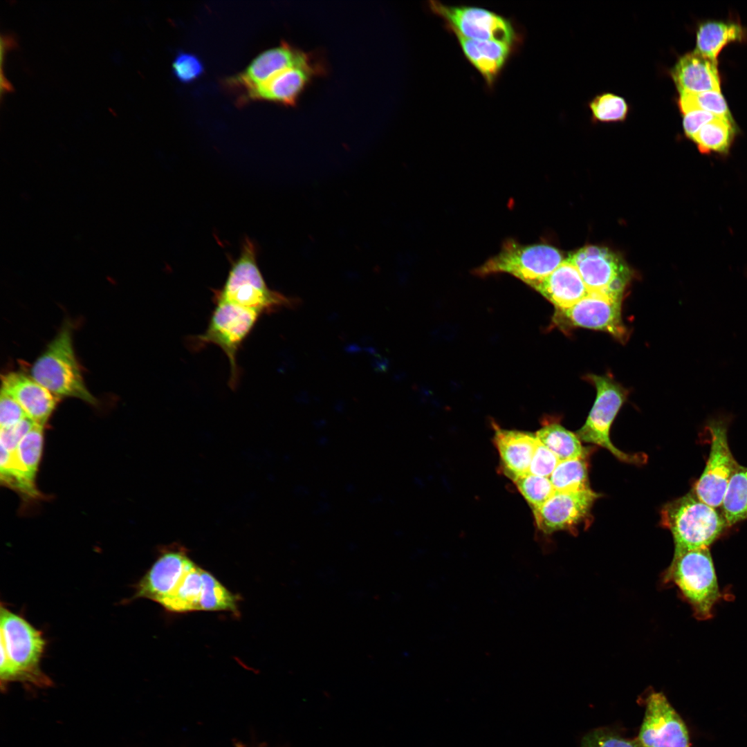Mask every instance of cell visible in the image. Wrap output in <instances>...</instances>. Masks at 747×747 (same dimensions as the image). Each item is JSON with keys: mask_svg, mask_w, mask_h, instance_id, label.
<instances>
[{"mask_svg": "<svg viewBox=\"0 0 747 747\" xmlns=\"http://www.w3.org/2000/svg\"><path fill=\"white\" fill-rule=\"evenodd\" d=\"M0 620L1 689L15 681L50 686L52 681L40 668L46 643L42 632L3 605Z\"/></svg>", "mask_w": 747, "mask_h": 747, "instance_id": "obj_1", "label": "cell"}, {"mask_svg": "<svg viewBox=\"0 0 747 747\" xmlns=\"http://www.w3.org/2000/svg\"><path fill=\"white\" fill-rule=\"evenodd\" d=\"M257 248L246 237L238 257L230 261L227 277L220 288L213 290L212 299L228 302L263 314H270L283 307L295 304V299L270 289L257 264Z\"/></svg>", "mask_w": 747, "mask_h": 747, "instance_id": "obj_2", "label": "cell"}, {"mask_svg": "<svg viewBox=\"0 0 747 747\" xmlns=\"http://www.w3.org/2000/svg\"><path fill=\"white\" fill-rule=\"evenodd\" d=\"M661 524L671 532L674 551L709 548L729 528L722 512L692 491L663 506Z\"/></svg>", "mask_w": 747, "mask_h": 747, "instance_id": "obj_3", "label": "cell"}, {"mask_svg": "<svg viewBox=\"0 0 747 747\" xmlns=\"http://www.w3.org/2000/svg\"><path fill=\"white\" fill-rule=\"evenodd\" d=\"M664 580L677 587L697 619L712 617L713 608L722 594L709 548L674 551Z\"/></svg>", "mask_w": 747, "mask_h": 747, "instance_id": "obj_4", "label": "cell"}, {"mask_svg": "<svg viewBox=\"0 0 747 747\" xmlns=\"http://www.w3.org/2000/svg\"><path fill=\"white\" fill-rule=\"evenodd\" d=\"M31 377L55 396L72 397L96 405L87 389L75 357L72 326L65 322L54 339L34 362Z\"/></svg>", "mask_w": 747, "mask_h": 747, "instance_id": "obj_5", "label": "cell"}, {"mask_svg": "<svg viewBox=\"0 0 747 747\" xmlns=\"http://www.w3.org/2000/svg\"><path fill=\"white\" fill-rule=\"evenodd\" d=\"M206 329L188 338V346L199 351L209 344L218 346L225 354L230 366L228 386L234 390L241 370L237 354L243 342L262 315L259 312L228 302H216Z\"/></svg>", "mask_w": 747, "mask_h": 747, "instance_id": "obj_6", "label": "cell"}, {"mask_svg": "<svg viewBox=\"0 0 747 747\" xmlns=\"http://www.w3.org/2000/svg\"><path fill=\"white\" fill-rule=\"evenodd\" d=\"M562 261L561 252L551 245L524 244L510 238L504 241L497 254L473 272L481 277L507 273L534 289Z\"/></svg>", "mask_w": 747, "mask_h": 747, "instance_id": "obj_7", "label": "cell"}, {"mask_svg": "<svg viewBox=\"0 0 747 747\" xmlns=\"http://www.w3.org/2000/svg\"><path fill=\"white\" fill-rule=\"evenodd\" d=\"M587 378L593 384L596 396L585 423L576 432L578 437L607 449L622 461L634 464L645 462V454L624 452L610 439L612 423L627 399V390L609 376L591 374Z\"/></svg>", "mask_w": 747, "mask_h": 747, "instance_id": "obj_8", "label": "cell"}, {"mask_svg": "<svg viewBox=\"0 0 747 747\" xmlns=\"http://www.w3.org/2000/svg\"><path fill=\"white\" fill-rule=\"evenodd\" d=\"M430 10L441 17L453 34L477 40L502 42L517 48L523 37L510 19L488 9L470 6H450L429 2Z\"/></svg>", "mask_w": 747, "mask_h": 747, "instance_id": "obj_9", "label": "cell"}, {"mask_svg": "<svg viewBox=\"0 0 747 747\" xmlns=\"http://www.w3.org/2000/svg\"><path fill=\"white\" fill-rule=\"evenodd\" d=\"M730 418L709 420L706 430L710 434V448L706 466L694 485L693 493L702 501L721 508L729 480L739 465L728 441Z\"/></svg>", "mask_w": 747, "mask_h": 747, "instance_id": "obj_10", "label": "cell"}, {"mask_svg": "<svg viewBox=\"0 0 747 747\" xmlns=\"http://www.w3.org/2000/svg\"><path fill=\"white\" fill-rule=\"evenodd\" d=\"M622 297L589 292L572 306L555 310L552 322L562 331L586 328L607 332L624 341L627 330L621 316Z\"/></svg>", "mask_w": 747, "mask_h": 747, "instance_id": "obj_11", "label": "cell"}, {"mask_svg": "<svg viewBox=\"0 0 747 747\" xmlns=\"http://www.w3.org/2000/svg\"><path fill=\"white\" fill-rule=\"evenodd\" d=\"M578 269L589 292L622 297L629 282L630 270L608 248L587 246L567 258Z\"/></svg>", "mask_w": 747, "mask_h": 747, "instance_id": "obj_12", "label": "cell"}, {"mask_svg": "<svg viewBox=\"0 0 747 747\" xmlns=\"http://www.w3.org/2000/svg\"><path fill=\"white\" fill-rule=\"evenodd\" d=\"M325 72V66L316 58L306 64L286 68L242 93L238 97V103L264 100L295 106L313 78Z\"/></svg>", "mask_w": 747, "mask_h": 747, "instance_id": "obj_13", "label": "cell"}, {"mask_svg": "<svg viewBox=\"0 0 747 747\" xmlns=\"http://www.w3.org/2000/svg\"><path fill=\"white\" fill-rule=\"evenodd\" d=\"M638 741L642 747H690L684 721L661 692L647 699Z\"/></svg>", "mask_w": 747, "mask_h": 747, "instance_id": "obj_14", "label": "cell"}, {"mask_svg": "<svg viewBox=\"0 0 747 747\" xmlns=\"http://www.w3.org/2000/svg\"><path fill=\"white\" fill-rule=\"evenodd\" d=\"M600 495L591 488L570 492L555 491L538 509L533 510L537 527L545 534L575 531L587 521Z\"/></svg>", "mask_w": 747, "mask_h": 747, "instance_id": "obj_15", "label": "cell"}, {"mask_svg": "<svg viewBox=\"0 0 747 747\" xmlns=\"http://www.w3.org/2000/svg\"><path fill=\"white\" fill-rule=\"evenodd\" d=\"M315 58V55L282 41L279 46L261 53L243 71L227 78L223 84L240 96L281 70L306 64Z\"/></svg>", "mask_w": 747, "mask_h": 747, "instance_id": "obj_16", "label": "cell"}, {"mask_svg": "<svg viewBox=\"0 0 747 747\" xmlns=\"http://www.w3.org/2000/svg\"><path fill=\"white\" fill-rule=\"evenodd\" d=\"M194 564L184 548L178 545L166 548L137 584L134 597L159 604Z\"/></svg>", "mask_w": 747, "mask_h": 747, "instance_id": "obj_17", "label": "cell"}, {"mask_svg": "<svg viewBox=\"0 0 747 747\" xmlns=\"http://www.w3.org/2000/svg\"><path fill=\"white\" fill-rule=\"evenodd\" d=\"M22 407L28 418L44 426L53 414L58 397L21 372L11 371L1 376V388Z\"/></svg>", "mask_w": 747, "mask_h": 747, "instance_id": "obj_18", "label": "cell"}, {"mask_svg": "<svg viewBox=\"0 0 747 747\" xmlns=\"http://www.w3.org/2000/svg\"><path fill=\"white\" fill-rule=\"evenodd\" d=\"M454 35L465 59L480 73L488 88L492 89L517 48L502 42L471 39Z\"/></svg>", "mask_w": 747, "mask_h": 747, "instance_id": "obj_19", "label": "cell"}, {"mask_svg": "<svg viewBox=\"0 0 747 747\" xmlns=\"http://www.w3.org/2000/svg\"><path fill=\"white\" fill-rule=\"evenodd\" d=\"M493 442L503 472L512 481L528 473L538 439L531 432L495 428Z\"/></svg>", "mask_w": 747, "mask_h": 747, "instance_id": "obj_20", "label": "cell"}, {"mask_svg": "<svg viewBox=\"0 0 747 747\" xmlns=\"http://www.w3.org/2000/svg\"><path fill=\"white\" fill-rule=\"evenodd\" d=\"M672 77L680 93L720 92L717 61L696 50L680 58L672 71Z\"/></svg>", "mask_w": 747, "mask_h": 747, "instance_id": "obj_21", "label": "cell"}, {"mask_svg": "<svg viewBox=\"0 0 747 747\" xmlns=\"http://www.w3.org/2000/svg\"><path fill=\"white\" fill-rule=\"evenodd\" d=\"M534 289L548 300L555 310L572 306L589 293L578 269L568 259Z\"/></svg>", "mask_w": 747, "mask_h": 747, "instance_id": "obj_22", "label": "cell"}, {"mask_svg": "<svg viewBox=\"0 0 747 747\" xmlns=\"http://www.w3.org/2000/svg\"><path fill=\"white\" fill-rule=\"evenodd\" d=\"M204 569L194 564L175 589L159 604L172 612L199 611Z\"/></svg>", "mask_w": 747, "mask_h": 747, "instance_id": "obj_23", "label": "cell"}, {"mask_svg": "<svg viewBox=\"0 0 747 747\" xmlns=\"http://www.w3.org/2000/svg\"><path fill=\"white\" fill-rule=\"evenodd\" d=\"M743 28L733 23L708 22L702 24L697 35L696 51L711 59L717 60L723 47L729 42L741 40Z\"/></svg>", "mask_w": 747, "mask_h": 747, "instance_id": "obj_24", "label": "cell"}, {"mask_svg": "<svg viewBox=\"0 0 747 747\" xmlns=\"http://www.w3.org/2000/svg\"><path fill=\"white\" fill-rule=\"evenodd\" d=\"M44 447V426L35 424L12 452L14 466L32 485L41 461Z\"/></svg>", "mask_w": 747, "mask_h": 747, "instance_id": "obj_25", "label": "cell"}, {"mask_svg": "<svg viewBox=\"0 0 747 747\" xmlns=\"http://www.w3.org/2000/svg\"><path fill=\"white\" fill-rule=\"evenodd\" d=\"M535 435L560 461L587 458L589 454L576 434L559 423L546 424L537 430Z\"/></svg>", "mask_w": 747, "mask_h": 747, "instance_id": "obj_26", "label": "cell"}, {"mask_svg": "<svg viewBox=\"0 0 747 747\" xmlns=\"http://www.w3.org/2000/svg\"><path fill=\"white\" fill-rule=\"evenodd\" d=\"M735 133L732 120L717 116L705 123L691 140L703 154H724L729 151Z\"/></svg>", "mask_w": 747, "mask_h": 747, "instance_id": "obj_27", "label": "cell"}, {"mask_svg": "<svg viewBox=\"0 0 747 747\" xmlns=\"http://www.w3.org/2000/svg\"><path fill=\"white\" fill-rule=\"evenodd\" d=\"M721 508L729 527L747 519V467L739 464L736 468Z\"/></svg>", "mask_w": 747, "mask_h": 747, "instance_id": "obj_28", "label": "cell"}, {"mask_svg": "<svg viewBox=\"0 0 747 747\" xmlns=\"http://www.w3.org/2000/svg\"><path fill=\"white\" fill-rule=\"evenodd\" d=\"M549 479L555 491L570 492L589 489L587 458L560 461Z\"/></svg>", "mask_w": 747, "mask_h": 747, "instance_id": "obj_29", "label": "cell"}, {"mask_svg": "<svg viewBox=\"0 0 747 747\" xmlns=\"http://www.w3.org/2000/svg\"><path fill=\"white\" fill-rule=\"evenodd\" d=\"M203 591L199 611L237 612V597L223 587L212 574L203 573Z\"/></svg>", "mask_w": 747, "mask_h": 747, "instance_id": "obj_30", "label": "cell"}, {"mask_svg": "<svg viewBox=\"0 0 747 747\" xmlns=\"http://www.w3.org/2000/svg\"><path fill=\"white\" fill-rule=\"evenodd\" d=\"M680 94L679 107L684 114L702 111L732 120L726 102L720 92H685Z\"/></svg>", "mask_w": 747, "mask_h": 747, "instance_id": "obj_31", "label": "cell"}, {"mask_svg": "<svg viewBox=\"0 0 747 747\" xmlns=\"http://www.w3.org/2000/svg\"><path fill=\"white\" fill-rule=\"evenodd\" d=\"M513 481L533 510L540 508L555 492L548 477L527 473Z\"/></svg>", "mask_w": 747, "mask_h": 747, "instance_id": "obj_32", "label": "cell"}, {"mask_svg": "<svg viewBox=\"0 0 747 747\" xmlns=\"http://www.w3.org/2000/svg\"><path fill=\"white\" fill-rule=\"evenodd\" d=\"M589 107L593 118L600 122L623 121L628 113V105L625 99L612 93L597 95Z\"/></svg>", "mask_w": 747, "mask_h": 747, "instance_id": "obj_33", "label": "cell"}, {"mask_svg": "<svg viewBox=\"0 0 747 747\" xmlns=\"http://www.w3.org/2000/svg\"><path fill=\"white\" fill-rule=\"evenodd\" d=\"M172 72L180 82L190 83L203 73L204 65L194 54L180 51L172 63Z\"/></svg>", "mask_w": 747, "mask_h": 747, "instance_id": "obj_34", "label": "cell"}, {"mask_svg": "<svg viewBox=\"0 0 747 747\" xmlns=\"http://www.w3.org/2000/svg\"><path fill=\"white\" fill-rule=\"evenodd\" d=\"M581 747H640L639 744L622 737L613 731L600 728L587 734Z\"/></svg>", "mask_w": 747, "mask_h": 747, "instance_id": "obj_35", "label": "cell"}, {"mask_svg": "<svg viewBox=\"0 0 747 747\" xmlns=\"http://www.w3.org/2000/svg\"><path fill=\"white\" fill-rule=\"evenodd\" d=\"M560 460L539 440L528 473L550 478Z\"/></svg>", "mask_w": 747, "mask_h": 747, "instance_id": "obj_36", "label": "cell"}, {"mask_svg": "<svg viewBox=\"0 0 747 747\" xmlns=\"http://www.w3.org/2000/svg\"><path fill=\"white\" fill-rule=\"evenodd\" d=\"M26 417H28V416L20 404L12 396L1 389V428L10 427Z\"/></svg>", "mask_w": 747, "mask_h": 747, "instance_id": "obj_37", "label": "cell"}, {"mask_svg": "<svg viewBox=\"0 0 747 747\" xmlns=\"http://www.w3.org/2000/svg\"><path fill=\"white\" fill-rule=\"evenodd\" d=\"M30 418L26 417L19 423L8 427L1 428V447L10 452H14L23 438L35 425Z\"/></svg>", "mask_w": 747, "mask_h": 747, "instance_id": "obj_38", "label": "cell"}, {"mask_svg": "<svg viewBox=\"0 0 747 747\" xmlns=\"http://www.w3.org/2000/svg\"><path fill=\"white\" fill-rule=\"evenodd\" d=\"M715 116H717L713 113L702 111H694L685 114L683 124L685 135L691 139L705 123Z\"/></svg>", "mask_w": 747, "mask_h": 747, "instance_id": "obj_39", "label": "cell"}, {"mask_svg": "<svg viewBox=\"0 0 747 747\" xmlns=\"http://www.w3.org/2000/svg\"><path fill=\"white\" fill-rule=\"evenodd\" d=\"M0 61L1 68L3 67L5 55L8 50L17 46L15 38L10 34H1L0 38Z\"/></svg>", "mask_w": 747, "mask_h": 747, "instance_id": "obj_40", "label": "cell"}]
</instances>
